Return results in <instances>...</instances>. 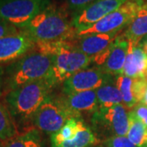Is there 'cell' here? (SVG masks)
I'll list each match as a JSON object with an SVG mask.
<instances>
[{"mask_svg": "<svg viewBox=\"0 0 147 147\" xmlns=\"http://www.w3.org/2000/svg\"><path fill=\"white\" fill-rule=\"evenodd\" d=\"M56 84L53 79H45L22 85L5 93V105L18 131L33 127V117L45 99L52 94Z\"/></svg>", "mask_w": 147, "mask_h": 147, "instance_id": "obj_1", "label": "cell"}, {"mask_svg": "<svg viewBox=\"0 0 147 147\" xmlns=\"http://www.w3.org/2000/svg\"><path fill=\"white\" fill-rule=\"evenodd\" d=\"M37 43L71 41L76 31L65 7L50 3L34 16L25 29Z\"/></svg>", "mask_w": 147, "mask_h": 147, "instance_id": "obj_2", "label": "cell"}, {"mask_svg": "<svg viewBox=\"0 0 147 147\" xmlns=\"http://www.w3.org/2000/svg\"><path fill=\"white\" fill-rule=\"evenodd\" d=\"M53 67L52 55L32 50L4 68L3 92L38 80L53 79Z\"/></svg>", "mask_w": 147, "mask_h": 147, "instance_id": "obj_3", "label": "cell"}, {"mask_svg": "<svg viewBox=\"0 0 147 147\" xmlns=\"http://www.w3.org/2000/svg\"><path fill=\"white\" fill-rule=\"evenodd\" d=\"M34 49L53 56V79L56 84L86 69L92 61V57L77 50L71 41L37 43Z\"/></svg>", "mask_w": 147, "mask_h": 147, "instance_id": "obj_4", "label": "cell"}, {"mask_svg": "<svg viewBox=\"0 0 147 147\" xmlns=\"http://www.w3.org/2000/svg\"><path fill=\"white\" fill-rule=\"evenodd\" d=\"M73 117L65 105L62 96L50 94L34 114L32 119V127L45 134L52 135L57 132Z\"/></svg>", "mask_w": 147, "mask_h": 147, "instance_id": "obj_5", "label": "cell"}, {"mask_svg": "<svg viewBox=\"0 0 147 147\" xmlns=\"http://www.w3.org/2000/svg\"><path fill=\"white\" fill-rule=\"evenodd\" d=\"M145 3L146 0H127L119 8L91 27L76 32V36L80 38L91 34L119 33L124 27L129 26Z\"/></svg>", "mask_w": 147, "mask_h": 147, "instance_id": "obj_6", "label": "cell"}, {"mask_svg": "<svg viewBox=\"0 0 147 147\" xmlns=\"http://www.w3.org/2000/svg\"><path fill=\"white\" fill-rule=\"evenodd\" d=\"M50 3L49 0H0V20L21 30Z\"/></svg>", "mask_w": 147, "mask_h": 147, "instance_id": "obj_7", "label": "cell"}, {"mask_svg": "<svg viewBox=\"0 0 147 147\" xmlns=\"http://www.w3.org/2000/svg\"><path fill=\"white\" fill-rule=\"evenodd\" d=\"M92 123L101 134L110 137H126L129 130V112L123 104L99 108L92 115Z\"/></svg>", "mask_w": 147, "mask_h": 147, "instance_id": "obj_8", "label": "cell"}, {"mask_svg": "<svg viewBox=\"0 0 147 147\" xmlns=\"http://www.w3.org/2000/svg\"><path fill=\"white\" fill-rule=\"evenodd\" d=\"M113 75L105 73L99 67L84 69L63 82V93L70 95L76 92L96 90L105 84L115 82Z\"/></svg>", "mask_w": 147, "mask_h": 147, "instance_id": "obj_9", "label": "cell"}, {"mask_svg": "<svg viewBox=\"0 0 147 147\" xmlns=\"http://www.w3.org/2000/svg\"><path fill=\"white\" fill-rule=\"evenodd\" d=\"M128 46L129 41L125 36L118 35L105 52L92 57V61L105 73L113 76L122 75Z\"/></svg>", "mask_w": 147, "mask_h": 147, "instance_id": "obj_10", "label": "cell"}, {"mask_svg": "<svg viewBox=\"0 0 147 147\" xmlns=\"http://www.w3.org/2000/svg\"><path fill=\"white\" fill-rule=\"evenodd\" d=\"M127 0H96L84 10L72 17L76 32L82 31L100 21L108 14L119 8Z\"/></svg>", "mask_w": 147, "mask_h": 147, "instance_id": "obj_11", "label": "cell"}, {"mask_svg": "<svg viewBox=\"0 0 147 147\" xmlns=\"http://www.w3.org/2000/svg\"><path fill=\"white\" fill-rule=\"evenodd\" d=\"M34 47L35 42L24 30L0 38V65L11 63L31 52Z\"/></svg>", "mask_w": 147, "mask_h": 147, "instance_id": "obj_12", "label": "cell"}, {"mask_svg": "<svg viewBox=\"0 0 147 147\" xmlns=\"http://www.w3.org/2000/svg\"><path fill=\"white\" fill-rule=\"evenodd\" d=\"M65 105L74 117H81L82 113L94 114L99 109V104L95 90L84 91L62 96Z\"/></svg>", "mask_w": 147, "mask_h": 147, "instance_id": "obj_13", "label": "cell"}, {"mask_svg": "<svg viewBox=\"0 0 147 147\" xmlns=\"http://www.w3.org/2000/svg\"><path fill=\"white\" fill-rule=\"evenodd\" d=\"M147 69V55L141 45L129 41L128 51L122 75L131 79H143Z\"/></svg>", "mask_w": 147, "mask_h": 147, "instance_id": "obj_14", "label": "cell"}, {"mask_svg": "<svg viewBox=\"0 0 147 147\" xmlns=\"http://www.w3.org/2000/svg\"><path fill=\"white\" fill-rule=\"evenodd\" d=\"M119 33L98 34L80 37L79 41L74 43V45L81 53L93 57L105 52L119 35Z\"/></svg>", "mask_w": 147, "mask_h": 147, "instance_id": "obj_15", "label": "cell"}, {"mask_svg": "<svg viewBox=\"0 0 147 147\" xmlns=\"http://www.w3.org/2000/svg\"><path fill=\"white\" fill-rule=\"evenodd\" d=\"M3 147H47V142L42 131L31 127L3 142Z\"/></svg>", "mask_w": 147, "mask_h": 147, "instance_id": "obj_16", "label": "cell"}, {"mask_svg": "<svg viewBox=\"0 0 147 147\" xmlns=\"http://www.w3.org/2000/svg\"><path fill=\"white\" fill-rule=\"evenodd\" d=\"M147 34V1L138 11L123 35L133 44H138L142 38Z\"/></svg>", "mask_w": 147, "mask_h": 147, "instance_id": "obj_17", "label": "cell"}, {"mask_svg": "<svg viewBox=\"0 0 147 147\" xmlns=\"http://www.w3.org/2000/svg\"><path fill=\"white\" fill-rule=\"evenodd\" d=\"M83 119L80 117L70 118L57 132L53 133L50 137L51 145H55L64 141H68L77 136L79 131L85 126Z\"/></svg>", "mask_w": 147, "mask_h": 147, "instance_id": "obj_18", "label": "cell"}, {"mask_svg": "<svg viewBox=\"0 0 147 147\" xmlns=\"http://www.w3.org/2000/svg\"><path fill=\"white\" fill-rule=\"evenodd\" d=\"M99 108H110L123 103L120 91L113 84H105L96 90Z\"/></svg>", "mask_w": 147, "mask_h": 147, "instance_id": "obj_19", "label": "cell"}, {"mask_svg": "<svg viewBox=\"0 0 147 147\" xmlns=\"http://www.w3.org/2000/svg\"><path fill=\"white\" fill-rule=\"evenodd\" d=\"M98 142L96 134L87 125L79 131L77 136L68 141H64L51 147H91Z\"/></svg>", "mask_w": 147, "mask_h": 147, "instance_id": "obj_20", "label": "cell"}, {"mask_svg": "<svg viewBox=\"0 0 147 147\" xmlns=\"http://www.w3.org/2000/svg\"><path fill=\"white\" fill-rule=\"evenodd\" d=\"M18 134V128L9 110L0 102V140L4 142Z\"/></svg>", "mask_w": 147, "mask_h": 147, "instance_id": "obj_21", "label": "cell"}, {"mask_svg": "<svg viewBox=\"0 0 147 147\" xmlns=\"http://www.w3.org/2000/svg\"><path fill=\"white\" fill-rule=\"evenodd\" d=\"M133 81L134 79L129 78L125 75L116 76L115 79V86L120 91L123 96V102L127 109L130 110L137 105V101L134 97L132 90Z\"/></svg>", "mask_w": 147, "mask_h": 147, "instance_id": "obj_22", "label": "cell"}, {"mask_svg": "<svg viewBox=\"0 0 147 147\" xmlns=\"http://www.w3.org/2000/svg\"><path fill=\"white\" fill-rule=\"evenodd\" d=\"M127 138L137 147H142L147 138V127L129 111V130Z\"/></svg>", "mask_w": 147, "mask_h": 147, "instance_id": "obj_23", "label": "cell"}, {"mask_svg": "<svg viewBox=\"0 0 147 147\" xmlns=\"http://www.w3.org/2000/svg\"><path fill=\"white\" fill-rule=\"evenodd\" d=\"M96 0H65V10L72 14V17L92 4Z\"/></svg>", "mask_w": 147, "mask_h": 147, "instance_id": "obj_24", "label": "cell"}, {"mask_svg": "<svg viewBox=\"0 0 147 147\" xmlns=\"http://www.w3.org/2000/svg\"><path fill=\"white\" fill-rule=\"evenodd\" d=\"M103 147H137L127 137H113L106 139Z\"/></svg>", "mask_w": 147, "mask_h": 147, "instance_id": "obj_25", "label": "cell"}, {"mask_svg": "<svg viewBox=\"0 0 147 147\" xmlns=\"http://www.w3.org/2000/svg\"><path fill=\"white\" fill-rule=\"evenodd\" d=\"M131 114L137 118V119L142 121L147 127V106L143 104H137L136 106L130 110Z\"/></svg>", "mask_w": 147, "mask_h": 147, "instance_id": "obj_26", "label": "cell"}, {"mask_svg": "<svg viewBox=\"0 0 147 147\" xmlns=\"http://www.w3.org/2000/svg\"><path fill=\"white\" fill-rule=\"evenodd\" d=\"M21 30L4 21L0 20V38L17 34Z\"/></svg>", "mask_w": 147, "mask_h": 147, "instance_id": "obj_27", "label": "cell"}, {"mask_svg": "<svg viewBox=\"0 0 147 147\" xmlns=\"http://www.w3.org/2000/svg\"><path fill=\"white\" fill-rule=\"evenodd\" d=\"M3 74H4V68L0 66V98L3 96Z\"/></svg>", "mask_w": 147, "mask_h": 147, "instance_id": "obj_28", "label": "cell"}, {"mask_svg": "<svg viewBox=\"0 0 147 147\" xmlns=\"http://www.w3.org/2000/svg\"><path fill=\"white\" fill-rule=\"evenodd\" d=\"M139 44L141 45L142 49L144 50V52L147 55V34L146 36L143 37L142 39H141V41L139 42Z\"/></svg>", "mask_w": 147, "mask_h": 147, "instance_id": "obj_29", "label": "cell"}, {"mask_svg": "<svg viewBox=\"0 0 147 147\" xmlns=\"http://www.w3.org/2000/svg\"><path fill=\"white\" fill-rule=\"evenodd\" d=\"M141 104H143V105L147 106V85L146 90H145V92H144V95H143V97H142V100L141 101Z\"/></svg>", "mask_w": 147, "mask_h": 147, "instance_id": "obj_30", "label": "cell"}, {"mask_svg": "<svg viewBox=\"0 0 147 147\" xmlns=\"http://www.w3.org/2000/svg\"><path fill=\"white\" fill-rule=\"evenodd\" d=\"M142 147H147V138L146 140V142H145V143H144V145L142 146Z\"/></svg>", "mask_w": 147, "mask_h": 147, "instance_id": "obj_31", "label": "cell"}, {"mask_svg": "<svg viewBox=\"0 0 147 147\" xmlns=\"http://www.w3.org/2000/svg\"><path fill=\"white\" fill-rule=\"evenodd\" d=\"M3 142H2V141L0 140V147H3Z\"/></svg>", "mask_w": 147, "mask_h": 147, "instance_id": "obj_32", "label": "cell"}]
</instances>
